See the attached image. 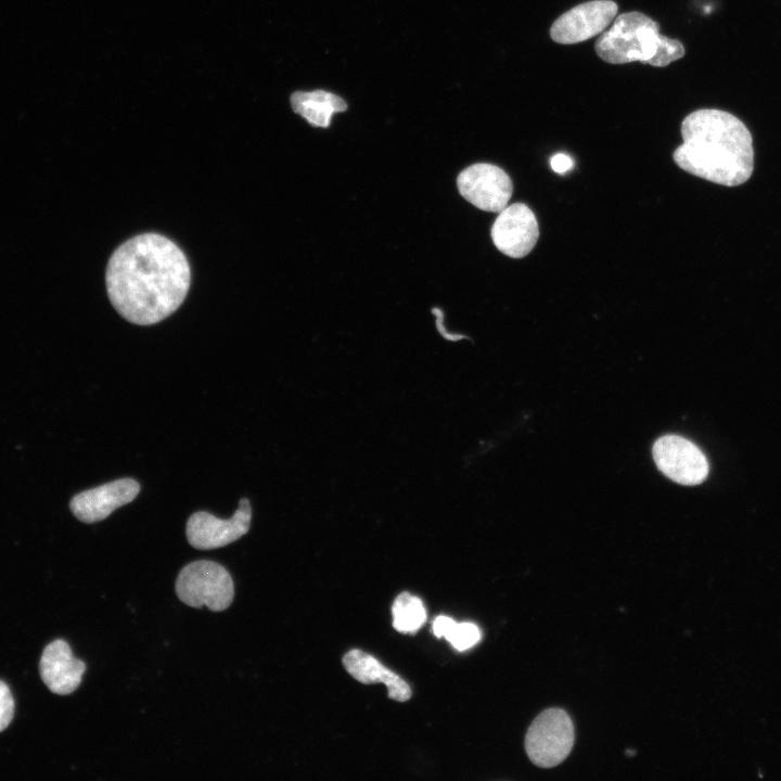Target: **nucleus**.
Returning <instances> with one entry per match:
<instances>
[{"label": "nucleus", "instance_id": "1", "mask_svg": "<svg viewBox=\"0 0 781 781\" xmlns=\"http://www.w3.org/2000/svg\"><path fill=\"white\" fill-rule=\"evenodd\" d=\"M191 282L187 256L170 239L142 233L120 244L108 259L105 283L108 298L127 321L157 323L184 300Z\"/></svg>", "mask_w": 781, "mask_h": 781}, {"label": "nucleus", "instance_id": "2", "mask_svg": "<svg viewBox=\"0 0 781 781\" xmlns=\"http://www.w3.org/2000/svg\"><path fill=\"white\" fill-rule=\"evenodd\" d=\"M683 143L674 162L684 171L707 181L737 187L754 170L753 138L747 127L731 113L702 108L681 124Z\"/></svg>", "mask_w": 781, "mask_h": 781}, {"label": "nucleus", "instance_id": "3", "mask_svg": "<svg viewBox=\"0 0 781 781\" xmlns=\"http://www.w3.org/2000/svg\"><path fill=\"white\" fill-rule=\"evenodd\" d=\"M594 49L598 56L610 64L638 61L658 67L669 65L686 53L679 40L662 35L656 22L637 11L619 14L599 37Z\"/></svg>", "mask_w": 781, "mask_h": 781}, {"label": "nucleus", "instance_id": "4", "mask_svg": "<svg viewBox=\"0 0 781 781\" xmlns=\"http://www.w3.org/2000/svg\"><path fill=\"white\" fill-rule=\"evenodd\" d=\"M175 589L184 604L196 609L205 605L213 612L228 609L234 598L230 573L219 563L208 560L194 561L182 567Z\"/></svg>", "mask_w": 781, "mask_h": 781}, {"label": "nucleus", "instance_id": "5", "mask_svg": "<svg viewBox=\"0 0 781 781\" xmlns=\"http://www.w3.org/2000/svg\"><path fill=\"white\" fill-rule=\"evenodd\" d=\"M574 744V727L568 714L561 708H548L529 726L525 750L538 767L551 768L561 764Z\"/></svg>", "mask_w": 781, "mask_h": 781}, {"label": "nucleus", "instance_id": "6", "mask_svg": "<svg viewBox=\"0 0 781 781\" xmlns=\"http://www.w3.org/2000/svg\"><path fill=\"white\" fill-rule=\"evenodd\" d=\"M460 195L478 209L500 213L513 193L509 175L499 166L488 163L473 164L457 178Z\"/></svg>", "mask_w": 781, "mask_h": 781}, {"label": "nucleus", "instance_id": "7", "mask_svg": "<svg viewBox=\"0 0 781 781\" xmlns=\"http://www.w3.org/2000/svg\"><path fill=\"white\" fill-rule=\"evenodd\" d=\"M653 458L658 470L682 485H697L708 475L709 466L701 449L678 435H665L653 446Z\"/></svg>", "mask_w": 781, "mask_h": 781}, {"label": "nucleus", "instance_id": "8", "mask_svg": "<svg viewBox=\"0 0 781 781\" xmlns=\"http://www.w3.org/2000/svg\"><path fill=\"white\" fill-rule=\"evenodd\" d=\"M252 509L248 499L241 498L239 508L227 520L200 511L192 514L185 526L189 543L200 550L220 548L245 535L251 526Z\"/></svg>", "mask_w": 781, "mask_h": 781}, {"label": "nucleus", "instance_id": "9", "mask_svg": "<svg viewBox=\"0 0 781 781\" xmlns=\"http://www.w3.org/2000/svg\"><path fill=\"white\" fill-rule=\"evenodd\" d=\"M618 7L612 0L580 3L560 17L550 28V37L561 44H573L601 34L616 17Z\"/></svg>", "mask_w": 781, "mask_h": 781}, {"label": "nucleus", "instance_id": "10", "mask_svg": "<svg viewBox=\"0 0 781 781\" xmlns=\"http://www.w3.org/2000/svg\"><path fill=\"white\" fill-rule=\"evenodd\" d=\"M490 235L502 254L522 258L532 252L539 238L535 214L523 203L505 206L496 218Z\"/></svg>", "mask_w": 781, "mask_h": 781}, {"label": "nucleus", "instance_id": "11", "mask_svg": "<svg viewBox=\"0 0 781 781\" xmlns=\"http://www.w3.org/2000/svg\"><path fill=\"white\" fill-rule=\"evenodd\" d=\"M140 491L133 478H119L74 496L69 502L73 514L84 523L106 518L114 510L133 501Z\"/></svg>", "mask_w": 781, "mask_h": 781}, {"label": "nucleus", "instance_id": "12", "mask_svg": "<svg viewBox=\"0 0 781 781\" xmlns=\"http://www.w3.org/2000/svg\"><path fill=\"white\" fill-rule=\"evenodd\" d=\"M40 676L55 694H69L80 684L86 664L74 657L66 641L57 639L49 643L41 655Z\"/></svg>", "mask_w": 781, "mask_h": 781}, {"label": "nucleus", "instance_id": "13", "mask_svg": "<svg viewBox=\"0 0 781 781\" xmlns=\"http://www.w3.org/2000/svg\"><path fill=\"white\" fill-rule=\"evenodd\" d=\"M343 665L353 678L362 683H384L389 699L406 702L411 697L410 686L399 675L364 651L357 649L348 651L343 656Z\"/></svg>", "mask_w": 781, "mask_h": 781}, {"label": "nucleus", "instance_id": "14", "mask_svg": "<svg viewBox=\"0 0 781 781\" xmlns=\"http://www.w3.org/2000/svg\"><path fill=\"white\" fill-rule=\"evenodd\" d=\"M293 111L315 127H329L334 114L347 110L346 102L324 90L296 91L291 95Z\"/></svg>", "mask_w": 781, "mask_h": 781}, {"label": "nucleus", "instance_id": "15", "mask_svg": "<svg viewBox=\"0 0 781 781\" xmlns=\"http://www.w3.org/2000/svg\"><path fill=\"white\" fill-rule=\"evenodd\" d=\"M393 626L399 632H414L426 619L423 602L418 597L401 592L392 606Z\"/></svg>", "mask_w": 781, "mask_h": 781}, {"label": "nucleus", "instance_id": "16", "mask_svg": "<svg viewBox=\"0 0 781 781\" xmlns=\"http://www.w3.org/2000/svg\"><path fill=\"white\" fill-rule=\"evenodd\" d=\"M445 638L456 650L464 651L479 641L481 630L473 623H456Z\"/></svg>", "mask_w": 781, "mask_h": 781}, {"label": "nucleus", "instance_id": "17", "mask_svg": "<svg viewBox=\"0 0 781 781\" xmlns=\"http://www.w3.org/2000/svg\"><path fill=\"white\" fill-rule=\"evenodd\" d=\"M14 715V699L7 683L0 680V732L11 722Z\"/></svg>", "mask_w": 781, "mask_h": 781}, {"label": "nucleus", "instance_id": "18", "mask_svg": "<svg viewBox=\"0 0 781 781\" xmlns=\"http://www.w3.org/2000/svg\"><path fill=\"white\" fill-rule=\"evenodd\" d=\"M454 624L456 622L452 618L445 615H439L434 619L432 624V629L437 638L446 637Z\"/></svg>", "mask_w": 781, "mask_h": 781}, {"label": "nucleus", "instance_id": "19", "mask_svg": "<svg viewBox=\"0 0 781 781\" xmlns=\"http://www.w3.org/2000/svg\"><path fill=\"white\" fill-rule=\"evenodd\" d=\"M552 169L558 174H564L574 166V161L566 154L558 153L550 159Z\"/></svg>", "mask_w": 781, "mask_h": 781}]
</instances>
